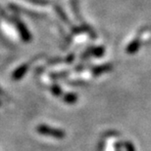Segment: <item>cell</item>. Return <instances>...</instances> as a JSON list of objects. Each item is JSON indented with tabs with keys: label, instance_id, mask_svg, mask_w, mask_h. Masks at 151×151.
Wrapping results in <instances>:
<instances>
[{
	"label": "cell",
	"instance_id": "6da1fadb",
	"mask_svg": "<svg viewBox=\"0 0 151 151\" xmlns=\"http://www.w3.org/2000/svg\"><path fill=\"white\" fill-rule=\"evenodd\" d=\"M36 132L39 134H42V136H45V137H54V139H62L66 137V133L63 130L47 126V125H44V124L38 125L36 127Z\"/></svg>",
	"mask_w": 151,
	"mask_h": 151
},
{
	"label": "cell",
	"instance_id": "7a4b0ae2",
	"mask_svg": "<svg viewBox=\"0 0 151 151\" xmlns=\"http://www.w3.org/2000/svg\"><path fill=\"white\" fill-rule=\"evenodd\" d=\"M12 22L15 24V27L17 28L22 40H23L24 42H30L31 40V34L30 32V30L28 29L27 25H26L20 19H16V18L12 19Z\"/></svg>",
	"mask_w": 151,
	"mask_h": 151
},
{
	"label": "cell",
	"instance_id": "3957f363",
	"mask_svg": "<svg viewBox=\"0 0 151 151\" xmlns=\"http://www.w3.org/2000/svg\"><path fill=\"white\" fill-rule=\"evenodd\" d=\"M28 65H27V63H24V65H20L12 73V79L14 81H19V80H21L25 76L26 73L28 72Z\"/></svg>",
	"mask_w": 151,
	"mask_h": 151
},
{
	"label": "cell",
	"instance_id": "277c9868",
	"mask_svg": "<svg viewBox=\"0 0 151 151\" xmlns=\"http://www.w3.org/2000/svg\"><path fill=\"white\" fill-rule=\"evenodd\" d=\"M112 68H113V65H112L111 63H104V65L93 67V68H92V74L94 76H99V75L103 74V73L111 71Z\"/></svg>",
	"mask_w": 151,
	"mask_h": 151
},
{
	"label": "cell",
	"instance_id": "5b68a950",
	"mask_svg": "<svg viewBox=\"0 0 151 151\" xmlns=\"http://www.w3.org/2000/svg\"><path fill=\"white\" fill-rule=\"evenodd\" d=\"M140 45H141V42H140V40L137 38V39H133L131 42L128 45V47H127V53L128 54H136L137 51H139V49L140 48Z\"/></svg>",
	"mask_w": 151,
	"mask_h": 151
},
{
	"label": "cell",
	"instance_id": "8992f818",
	"mask_svg": "<svg viewBox=\"0 0 151 151\" xmlns=\"http://www.w3.org/2000/svg\"><path fill=\"white\" fill-rule=\"evenodd\" d=\"M63 101L68 104H74L78 101V96L74 93H67L63 96Z\"/></svg>",
	"mask_w": 151,
	"mask_h": 151
},
{
	"label": "cell",
	"instance_id": "52a82bcc",
	"mask_svg": "<svg viewBox=\"0 0 151 151\" xmlns=\"http://www.w3.org/2000/svg\"><path fill=\"white\" fill-rule=\"evenodd\" d=\"M105 49L104 47L98 46V47H90V55L94 56L96 58H101L102 56H104Z\"/></svg>",
	"mask_w": 151,
	"mask_h": 151
},
{
	"label": "cell",
	"instance_id": "ba28073f",
	"mask_svg": "<svg viewBox=\"0 0 151 151\" xmlns=\"http://www.w3.org/2000/svg\"><path fill=\"white\" fill-rule=\"evenodd\" d=\"M50 92L52 93V95L55 96V97H60V96L63 95L62 89H61V87L57 84H53L50 87Z\"/></svg>",
	"mask_w": 151,
	"mask_h": 151
},
{
	"label": "cell",
	"instance_id": "9c48e42d",
	"mask_svg": "<svg viewBox=\"0 0 151 151\" xmlns=\"http://www.w3.org/2000/svg\"><path fill=\"white\" fill-rule=\"evenodd\" d=\"M27 1L31 2V3H34V4H36V5H46V4H48L47 0H27Z\"/></svg>",
	"mask_w": 151,
	"mask_h": 151
},
{
	"label": "cell",
	"instance_id": "30bf717a",
	"mask_svg": "<svg viewBox=\"0 0 151 151\" xmlns=\"http://www.w3.org/2000/svg\"><path fill=\"white\" fill-rule=\"evenodd\" d=\"M124 145H125V147H126L127 151H134V148H133V146L131 145V143H130V142H125Z\"/></svg>",
	"mask_w": 151,
	"mask_h": 151
},
{
	"label": "cell",
	"instance_id": "8fae6325",
	"mask_svg": "<svg viewBox=\"0 0 151 151\" xmlns=\"http://www.w3.org/2000/svg\"><path fill=\"white\" fill-rule=\"evenodd\" d=\"M74 58H75V56L74 55H70V56L67 58V62L66 63H73V60H74Z\"/></svg>",
	"mask_w": 151,
	"mask_h": 151
},
{
	"label": "cell",
	"instance_id": "7c38bea8",
	"mask_svg": "<svg viewBox=\"0 0 151 151\" xmlns=\"http://www.w3.org/2000/svg\"><path fill=\"white\" fill-rule=\"evenodd\" d=\"M0 95H4V93H3V91H2V89L0 88Z\"/></svg>",
	"mask_w": 151,
	"mask_h": 151
},
{
	"label": "cell",
	"instance_id": "4fadbf2b",
	"mask_svg": "<svg viewBox=\"0 0 151 151\" xmlns=\"http://www.w3.org/2000/svg\"><path fill=\"white\" fill-rule=\"evenodd\" d=\"M1 105H2V102H1V101H0V106H1Z\"/></svg>",
	"mask_w": 151,
	"mask_h": 151
}]
</instances>
